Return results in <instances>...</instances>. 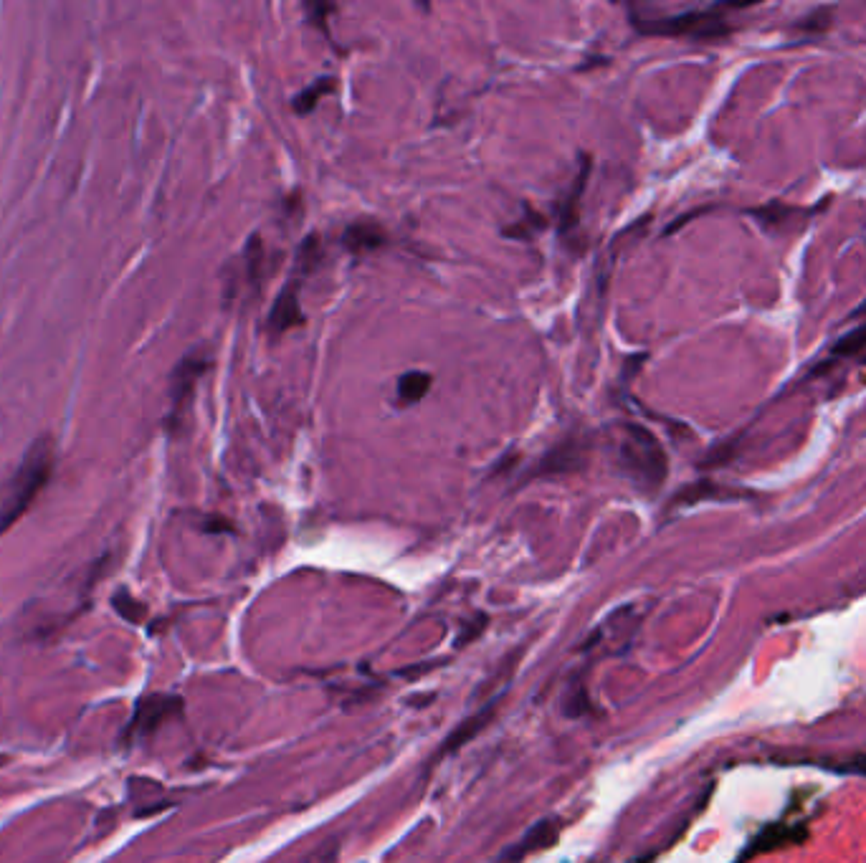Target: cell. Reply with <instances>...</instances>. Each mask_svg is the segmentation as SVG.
Listing matches in <instances>:
<instances>
[{
    "label": "cell",
    "instance_id": "obj_14",
    "mask_svg": "<svg viewBox=\"0 0 866 863\" xmlns=\"http://www.w3.org/2000/svg\"><path fill=\"white\" fill-rule=\"evenodd\" d=\"M831 352L839 357H856L861 355L866 360V324H859L851 332H846L844 337L834 342Z\"/></svg>",
    "mask_w": 866,
    "mask_h": 863
},
{
    "label": "cell",
    "instance_id": "obj_13",
    "mask_svg": "<svg viewBox=\"0 0 866 863\" xmlns=\"http://www.w3.org/2000/svg\"><path fill=\"white\" fill-rule=\"evenodd\" d=\"M547 228V218L542 213L532 211L530 205H522V218L515 221L512 226L504 228V236L507 238H520V241H530L537 233H542Z\"/></svg>",
    "mask_w": 866,
    "mask_h": 863
},
{
    "label": "cell",
    "instance_id": "obj_11",
    "mask_svg": "<svg viewBox=\"0 0 866 863\" xmlns=\"http://www.w3.org/2000/svg\"><path fill=\"white\" fill-rule=\"evenodd\" d=\"M431 385H433V378L428 373H423V370H411V373L401 375V378H398L396 403L401 405V408L421 403V400L426 398L428 390H431Z\"/></svg>",
    "mask_w": 866,
    "mask_h": 863
},
{
    "label": "cell",
    "instance_id": "obj_5",
    "mask_svg": "<svg viewBox=\"0 0 866 863\" xmlns=\"http://www.w3.org/2000/svg\"><path fill=\"white\" fill-rule=\"evenodd\" d=\"M299 292H302V276H294V279H289L287 284H284L279 297L274 299V307H271V314H269L271 337H282L287 335L289 330H294V327H302L304 324Z\"/></svg>",
    "mask_w": 866,
    "mask_h": 863
},
{
    "label": "cell",
    "instance_id": "obj_2",
    "mask_svg": "<svg viewBox=\"0 0 866 863\" xmlns=\"http://www.w3.org/2000/svg\"><path fill=\"white\" fill-rule=\"evenodd\" d=\"M730 8L740 6H710L697 8V11L674 13V16H664L651 8L631 6L628 16H631V26L646 36H672V38H697V41H715V38H725L732 33V26L727 23L725 13Z\"/></svg>",
    "mask_w": 866,
    "mask_h": 863
},
{
    "label": "cell",
    "instance_id": "obj_17",
    "mask_svg": "<svg viewBox=\"0 0 866 863\" xmlns=\"http://www.w3.org/2000/svg\"><path fill=\"white\" fill-rule=\"evenodd\" d=\"M856 317H866V302L861 304L859 309H854V312H851V319H856Z\"/></svg>",
    "mask_w": 866,
    "mask_h": 863
},
{
    "label": "cell",
    "instance_id": "obj_15",
    "mask_svg": "<svg viewBox=\"0 0 866 863\" xmlns=\"http://www.w3.org/2000/svg\"><path fill=\"white\" fill-rule=\"evenodd\" d=\"M320 259H322L320 236H317V233H312V236L304 238L302 246H299V251H297V271H299V276L312 274L314 266L320 264Z\"/></svg>",
    "mask_w": 866,
    "mask_h": 863
},
{
    "label": "cell",
    "instance_id": "obj_10",
    "mask_svg": "<svg viewBox=\"0 0 866 863\" xmlns=\"http://www.w3.org/2000/svg\"><path fill=\"white\" fill-rule=\"evenodd\" d=\"M560 831V820L558 818H547L542 820V823H537L535 828H532L530 833H527L525 838H522L520 843H517V848H512L509 853H504V861H517V858L527 856V853L532 851H540V848L550 846V843L558 838Z\"/></svg>",
    "mask_w": 866,
    "mask_h": 863
},
{
    "label": "cell",
    "instance_id": "obj_4",
    "mask_svg": "<svg viewBox=\"0 0 866 863\" xmlns=\"http://www.w3.org/2000/svg\"><path fill=\"white\" fill-rule=\"evenodd\" d=\"M588 461V443L578 436H568L560 443H555L540 461L530 476H553V474H568V471L583 469Z\"/></svg>",
    "mask_w": 866,
    "mask_h": 863
},
{
    "label": "cell",
    "instance_id": "obj_9",
    "mask_svg": "<svg viewBox=\"0 0 866 863\" xmlns=\"http://www.w3.org/2000/svg\"><path fill=\"white\" fill-rule=\"evenodd\" d=\"M178 707L180 704H178V699H175V696H150V699H145L142 704H137L135 722H132V732L135 734L152 732L157 724H163V719L170 717V714H173Z\"/></svg>",
    "mask_w": 866,
    "mask_h": 863
},
{
    "label": "cell",
    "instance_id": "obj_3",
    "mask_svg": "<svg viewBox=\"0 0 866 863\" xmlns=\"http://www.w3.org/2000/svg\"><path fill=\"white\" fill-rule=\"evenodd\" d=\"M616 466L641 491H659L669 474L664 448L649 428L639 423H621L616 438Z\"/></svg>",
    "mask_w": 866,
    "mask_h": 863
},
{
    "label": "cell",
    "instance_id": "obj_7",
    "mask_svg": "<svg viewBox=\"0 0 866 863\" xmlns=\"http://www.w3.org/2000/svg\"><path fill=\"white\" fill-rule=\"evenodd\" d=\"M590 168H593V165H590V157L580 155L578 175H575L573 183H570V190L563 195V200H560L558 205V231L563 238L573 236L580 226V200H583L585 183H588L590 178Z\"/></svg>",
    "mask_w": 866,
    "mask_h": 863
},
{
    "label": "cell",
    "instance_id": "obj_1",
    "mask_svg": "<svg viewBox=\"0 0 866 863\" xmlns=\"http://www.w3.org/2000/svg\"><path fill=\"white\" fill-rule=\"evenodd\" d=\"M56 446L49 436L36 438L23 454L21 464L0 481V534H6L41 494L54 471Z\"/></svg>",
    "mask_w": 866,
    "mask_h": 863
},
{
    "label": "cell",
    "instance_id": "obj_6",
    "mask_svg": "<svg viewBox=\"0 0 866 863\" xmlns=\"http://www.w3.org/2000/svg\"><path fill=\"white\" fill-rule=\"evenodd\" d=\"M206 370L208 357L198 355V352H193V355L183 357V360L178 362L173 373V388H170V398H173V423H180V416H183L185 408H188L195 383L201 380V375L206 373Z\"/></svg>",
    "mask_w": 866,
    "mask_h": 863
},
{
    "label": "cell",
    "instance_id": "obj_16",
    "mask_svg": "<svg viewBox=\"0 0 866 863\" xmlns=\"http://www.w3.org/2000/svg\"><path fill=\"white\" fill-rule=\"evenodd\" d=\"M246 271H249V284L259 286L264 279V246H261L259 233H254L246 243Z\"/></svg>",
    "mask_w": 866,
    "mask_h": 863
},
{
    "label": "cell",
    "instance_id": "obj_8",
    "mask_svg": "<svg viewBox=\"0 0 866 863\" xmlns=\"http://www.w3.org/2000/svg\"><path fill=\"white\" fill-rule=\"evenodd\" d=\"M388 236L378 221H355L342 231V246L350 254H370V251L383 249Z\"/></svg>",
    "mask_w": 866,
    "mask_h": 863
},
{
    "label": "cell",
    "instance_id": "obj_12",
    "mask_svg": "<svg viewBox=\"0 0 866 863\" xmlns=\"http://www.w3.org/2000/svg\"><path fill=\"white\" fill-rule=\"evenodd\" d=\"M330 92H335V79H332V76H320V79L312 81L309 87H304L302 92H299L297 97L292 99L294 112H297L299 117L314 112V109H317V104H320V99Z\"/></svg>",
    "mask_w": 866,
    "mask_h": 863
}]
</instances>
